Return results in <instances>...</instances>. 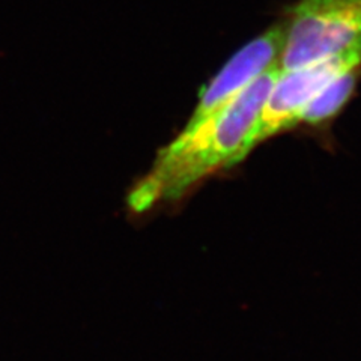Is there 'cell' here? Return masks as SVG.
<instances>
[{
    "mask_svg": "<svg viewBox=\"0 0 361 361\" xmlns=\"http://www.w3.org/2000/svg\"><path fill=\"white\" fill-rule=\"evenodd\" d=\"M280 65L268 70L231 104L184 127L158 154L151 171L133 187L128 203L135 214L173 205L203 180L241 164L259 146L261 111Z\"/></svg>",
    "mask_w": 361,
    "mask_h": 361,
    "instance_id": "obj_1",
    "label": "cell"
},
{
    "mask_svg": "<svg viewBox=\"0 0 361 361\" xmlns=\"http://www.w3.org/2000/svg\"><path fill=\"white\" fill-rule=\"evenodd\" d=\"M361 41V0H298L285 20L280 70H295Z\"/></svg>",
    "mask_w": 361,
    "mask_h": 361,
    "instance_id": "obj_2",
    "label": "cell"
},
{
    "mask_svg": "<svg viewBox=\"0 0 361 361\" xmlns=\"http://www.w3.org/2000/svg\"><path fill=\"white\" fill-rule=\"evenodd\" d=\"M355 70H361V41L295 70H280L261 111L259 145L297 128V119L304 107L337 77Z\"/></svg>",
    "mask_w": 361,
    "mask_h": 361,
    "instance_id": "obj_3",
    "label": "cell"
},
{
    "mask_svg": "<svg viewBox=\"0 0 361 361\" xmlns=\"http://www.w3.org/2000/svg\"><path fill=\"white\" fill-rule=\"evenodd\" d=\"M283 45L285 21L276 23L261 35L248 41L202 89L195 111L191 113L185 127H193L224 109L259 77L273 66L280 65Z\"/></svg>",
    "mask_w": 361,
    "mask_h": 361,
    "instance_id": "obj_4",
    "label": "cell"
},
{
    "mask_svg": "<svg viewBox=\"0 0 361 361\" xmlns=\"http://www.w3.org/2000/svg\"><path fill=\"white\" fill-rule=\"evenodd\" d=\"M361 70L349 71L326 85L310 103L304 107L297 119L300 126H319L331 121L351 98Z\"/></svg>",
    "mask_w": 361,
    "mask_h": 361,
    "instance_id": "obj_5",
    "label": "cell"
}]
</instances>
